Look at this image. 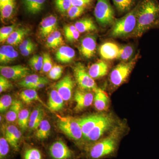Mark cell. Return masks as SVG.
Wrapping results in <instances>:
<instances>
[{
  "label": "cell",
  "instance_id": "cell-2",
  "mask_svg": "<svg viewBox=\"0 0 159 159\" xmlns=\"http://www.w3.org/2000/svg\"><path fill=\"white\" fill-rule=\"evenodd\" d=\"M119 130H115L108 136L87 147V157L89 159H101L113 155L119 145Z\"/></svg>",
  "mask_w": 159,
  "mask_h": 159
},
{
  "label": "cell",
  "instance_id": "cell-27",
  "mask_svg": "<svg viewBox=\"0 0 159 159\" xmlns=\"http://www.w3.org/2000/svg\"><path fill=\"white\" fill-rule=\"evenodd\" d=\"M22 103L20 100H14L6 113V120L9 122H15L17 119L19 114L22 108Z\"/></svg>",
  "mask_w": 159,
  "mask_h": 159
},
{
  "label": "cell",
  "instance_id": "cell-11",
  "mask_svg": "<svg viewBox=\"0 0 159 159\" xmlns=\"http://www.w3.org/2000/svg\"><path fill=\"white\" fill-rule=\"evenodd\" d=\"M74 81L70 75L63 77L55 86L56 90L64 101H68L72 98L74 88Z\"/></svg>",
  "mask_w": 159,
  "mask_h": 159
},
{
  "label": "cell",
  "instance_id": "cell-13",
  "mask_svg": "<svg viewBox=\"0 0 159 159\" xmlns=\"http://www.w3.org/2000/svg\"><path fill=\"white\" fill-rule=\"evenodd\" d=\"M74 100L76 102L74 110L76 112L82 111L92 105L94 100L92 93L77 90L74 94Z\"/></svg>",
  "mask_w": 159,
  "mask_h": 159
},
{
  "label": "cell",
  "instance_id": "cell-45",
  "mask_svg": "<svg viewBox=\"0 0 159 159\" xmlns=\"http://www.w3.org/2000/svg\"><path fill=\"white\" fill-rule=\"evenodd\" d=\"M93 0H71L72 6L84 7L90 5Z\"/></svg>",
  "mask_w": 159,
  "mask_h": 159
},
{
  "label": "cell",
  "instance_id": "cell-38",
  "mask_svg": "<svg viewBox=\"0 0 159 159\" xmlns=\"http://www.w3.org/2000/svg\"><path fill=\"white\" fill-rule=\"evenodd\" d=\"M16 25L9 26H5L0 29V42L3 43L6 41L10 36L11 33L15 30Z\"/></svg>",
  "mask_w": 159,
  "mask_h": 159
},
{
  "label": "cell",
  "instance_id": "cell-18",
  "mask_svg": "<svg viewBox=\"0 0 159 159\" xmlns=\"http://www.w3.org/2000/svg\"><path fill=\"white\" fill-rule=\"evenodd\" d=\"M108 69V65L106 62L102 60H99L90 67L88 72L92 78L97 79L105 76Z\"/></svg>",
  "mask_w": 159,
  "mask_h": 159
},
{
  "label": "cell",
  "instance_id": "cell-42",
  "mask_svg": "<svg viewBox=\"0 0 159 159\" xmlns=\"http://www.w3.org/2000/svg\"><path fill=\"white\" fill-rule=\"evenodd\" d=\"M43 66L42 70L44 73H48L53 67V62L48 53H44L43 54Z\"/></svg>",
  "mask_w": 159,
  "mask_h": 159
},
{
  "label": "cell",
  "instance_id": "cell-3",
  "mask_svg": "<svg viewBox=\"0 0 159 159\" xmlns=\"http://www.w3.org/2000/svg\"><path fill=\"white\" fill-rule=\"evenodd\" d=\"M138 6L121 18L115 19L110 35L114 37H123L133 34L137 25Z\"/></svg>",
  "mask_w": 159,
  "mask_h": 159
},
{
  "label": "cell",
  "instance_id": "cell-48",
  "mask_svg": "<svg viewBox=\"0 0 159 159\" xmlns=\"http://www.w3.org/2000/svg\"><path fill=\"white\" fill-rule=\"evenodd\" d=\"M33 44L34 43L31 41V39H28L24 40L21 43H20L19 46L20 51H21L25 50V49L27 48L28 47H30V46Z\"/></svg>",
  "mask_w": 159,
  "mask_h": 159
},
{
  "label": "cell",
  "instance_id": "cell-10",
  "mask_svg": "<svg viewBox=\"0 0 159 159\" xmlns=\"http://www.w3.org/2000/svg\"><path fill=\"white\" fill-rule=\"evenodd\" d=\"M0 72L2 76L8 79L17 80L25 78L30 74L29 68L22 65L1 66Z\"/></svg>",
  "mask_w": 159,
  "mask_h": 159
},
{
  "label": "cell",
  "instance_id": "cell-37",
  "mask_svg": "<svg viewBox=\"0 0 159 159\" xmlns=\"http://www.w3.org/2000/svg\"><path fill=\"white\" fill-rule=\"evenodd\" d=\"M10 145L4 137L0 139V159H7L10 152Z\"/></svg>",
  "mask_w": 159,
  "mask_h": 159
},
{
  "label": "cell",
  "instance_id": "cell-17",
  "mask_svg": "<svg viewBox=\"0 0 159 159\" xmlns=\"http://www.w3.org/2000/svg\"><path fill=\"white\" fill-rule=\"evenodd\" d=\"M120 47L115 43L107 42L102 44L99 49V54L102 58L106 60L118 59Z\"/></svg>",
  "mask_w": 159,
  "mask_h": 159
},
{
  "label": "cell",
  "instance_id": "cell-16",
  "mask_svg": "<svg viewBox=\"0 0 159 159\" xmlns=\"http://www.w3.org/2000/svg\"><path fill=\"white\" fill-rule=\"evenodd\" d=\"M57 24V17L53 15L44 18L40 25L39 33L41 37H48L51 33L56 31Z\"/></svg>",
  "mask_w": 159,
  "mask_h": 159
},
{
  "label": "cell",
  "instance_id": "cell-20",
  "mask_svg": "<svg viewBox=\"0 0 159 159\" xmlns=\"http://www.w3.org/2000/svg\"><path fill=\"white\" fill-rule=\"evenodd\" d=\"M64 99L58 93L56 90H53L49 94L48 107L54 111H58L63 108L64 103Z\"/></svg>",
  "mask_w": 159,
  "mask_h": 159
},
{
  "label": "cell",
  "instance_id": "cell-49",
  "mask_svg": "<svg viewBox=\"0 0 159 159\" xmlns=\"http://www.w3.org/2000/svg\"><path fill=\"white\" fill-rule=\"evenodd\" d=\"M35 49V46L34 44L31 45L30 47H28V48L23 50L21 51V54L22 55L24 56H28L31 54Z\"/></svg>",
  "mask_w": 159,
  "mask_h": 159
},
{
  "label": "cell",
  "instance_id": "cell-46",
  "mask_svg": "<svg viewBox=\"0 0 159 159\" xmlns=\"http://www.w3.org/2000/svg\"><path fill=\"white\" fill-rule=\"evenodd\" d=\"M80 33L78 31H74L72 33H69L68 34H65L66 39L70 42H74L77 40L80 36Z\"/></svg>",
  "mask_w": 159,
  "mask_h": 159
},
{
  "label": "cell",
  "instance_id": "cell-36",
  "mask_svg": "<svg viewBox=\"0 0 159 159\" xmlns=\"http://www.w3.org/2000/svg\"><path fill=\"white\" fill-rule=\"evenodd\" d=\"M24 159H43L42 152L39 149L34 147L26 148L23 154Z\"/></svg>",
  "mask_w": 159,
  "mask_h": 159
},
{
  "label": "cell",
  "instance_id": "cell-28",
  "mask_svg": "<svg viewBox=\"0 0 159 159\" xmlns=\"http://www.w3.org/2000/svg\"><path fill=\"white\" fill-rule=\"evenodd\" d=\"M51 126L50 122L46 119H43L36 129L35 136L39 140L48 139L51 132Z\"/></svg>",
  "mask_w": 159,
  "mask_h": 159
},
{
  "label": "cell",
  "instance_id": "cell-1",
  "mask_svg": "<svg viewBox=\"0 0 159 159\" xmlns=\"http://www.w3.org/2000/svg\"><path fill=\"white\" fill-rule=\"evenodd\" d=\"M159 18V6L154 0H145L137 11V25L133 33L141 37L152 26L155 25Z\"/></svg>",
  "mask_w": 159,
  "mask_h": 159
},
{
  "label": "cell",
  "instance_id": "cell-4",
  "mask_svg": "<svg viewBox=\"0 0 159 159\" xmlns=\"http://www.w3.org/2000/svg\"><path fill=\"white\" fill-rule=\"evenodd\" d=\"M57 125L67 136L80 145H83V136L78 119L71 116L59 117Z\"/></svg>",
  "mask_w": 159,
  "mask_h": 159
},
{
  "label": "cell",
  "instance_id": "cell-29",
  "mask_svg": "<svg viewBox=\"0 0 159 159\" xmlns=\"http://www.w3.org/2000/svg\"><path fill=\"white\" fill-rule=\"evenodd\" d=\"M20 97L21 99L26 104H29L33 101H38L45 105L41 99H40L37 92L35 90L31 89L25 90L20 93Z\"/></svg>",
  "mask_w": 159,
  "mask_h": 159
},
{
  "label": "cell",
  "instance_id": "cell-39",
  "mask_svg": "<svg viewBox=\"0 0 159 159\" xmlns=\"http://www.w3.org/2000/svg\"><path fill=\"white\" fill-rule=\"evenodd\" d=\"M54 2L57 10L61 13L67 12L72 6L71 0H54Z\"/></svg>",
  "mask_w": 159,
  "mask_h": 159
},
{
  "label": "cell",
  "instance_id": "cell-19",
  "mask_svg": "<svg viewBox=\"0 0 159 159\" xmlns=\"http://www.w3.org/2000/svg\"><path fill=\"white\" fill-rule=\"evenodd\" d=\"M18 56L17 51L11 45H4L0 48V62L7 64L15 60Z\"/></svg>",
  "mask_w": 159,
  "mask_h": 159
},
{
  "label": "cell",
  "instance_id": "cell-41",
  "mask_svg": "<svg viewBox=\"0 0 159 159\" xmlns=\"http://www.w3.org/2000/svg\"><path fill=\"white\" fill-rule=\"evenodd\" d=\"M85 10L84 7H77V6H72L68 11H67L68 16L71 19H74L83 14Z\"/></svg>",
  "mask_w": 159,
  "mask_h": 159
},
{
  "label": "cell",
  "instance_id": "cell-8",
  "mask_svg": "<svg viewBox=\"0 0 159 159\" xmlns=\"http://www.w3.org/2000/svg\"><path fill=\"white\" fill-rule=\"evenodd\" d=\"M74 72L75 79L80 89L83 90H93L94 92L98 89L93 78L91 77L82 63H77L74 66Z\"/></svg>",
  "mask_w": 159,
  "mask_h": 159
},
{
  "label": "cell",
  "instance_id": "cell-30",
  "mask_svg": "<svg viewBox=\"0 0 159 159\" xmlns=\"http://www.w3.org/2000/svg\"><path fill=\"white\" fill-rule=\"evenodd\" d=\"M15 4V0H9L0 5L1 16L2 19H7L11 17L14 11Z\"/></svg>",
  "mask_w": 159,
  "mask_h": 159
},
{
  "label": "cell",
  "instance_id": "cell-31",
  "mask_svg": "<svg viewBox=\"0 0 159 159\" xmlns=\"http://www.w3.org/2000/svg\"><path fill=\"white\" fill-rule=\"evenodd\" d=\"M115 6L120 13L128 12L132 9L136 0H112Z\"/></svg>",
  "mask_w": 159,
  "mask_h": 159
},
{
  "label": "cell",
  "instance_id": "cell-40",
  "mask_svg": "<svg viewBox=\"0 0 159 159\" xmlns=\"http://www.w3.org/2000/svg\"><path fill=\"white\" fill-rule=\"evenodd\" d=\"M12 99L10 95H5L0 99V111L1 112L6 111L12 104Z\"/></svg>",
  "mask_w": 159,
  "mask_h": 159
},
{
  "label": "cell",
  "instance_id": "cell-24",
  "mask_svg": "<svg viewBox=\"0 0 159 159\" xmlns=\"http://www.w3.org/2000/svg\"><path fill=\"white\" fill-rule=\"evenodd\" d=\"M30 30L28 28H20L15 29L7 40V43L11 46L17 45L21 43L24 37L29 34Z\"/></svg>",
  "mask_w": 159,
  "mask_h": 159
},
{
  "label": "cell",
  "instance_id": "cell-34",
  "mask_svg": "<svg viewBox=\"0 0 159 159\" xmlns=\"http://www.w3.org/2000/svg\"><path fill=\"white\" fill-rule=\"evenodd\" d=\"M30 111L27 109H22L17 118L18 124L22 130H25L29 127Z\"/></svg>",
  "mask_w": 159,
  "mask_h": 159
},
{
  "label": "cell",
  "instance_id": "cell-50",
  "mask_svg": "<svg viewBox=\"0 0 159 159\" xmlns=\"http://www.w3.org/2000/svg\"><path fill=\"white\" fill-rule=\"evenodd\" d=\"M8 1H9V0H0V5H2Z\"/></svg>",
  "mask_w": 159,
  "mask_h": 159
},
{
  "label": "cell",
  "instance_id": "cell-47",
  "mask_svg": "<svg viewBox=\"0 0 159 159\" xmlns=\"http://www.w3.org/2000/svg\"><path fill=\"white\" fill-rule=\"evenodd\" d=\"M29 65L32 70L35 71H39L42 70V67L32 57L29 61Z\"/></svg>",
  "mask_w": 159,
  "mask_h": 159
},
{
  "label": "cell",
  "instance_id": "cell-25",
  "mask_svg": "<svg viewBox=\"0 0 159 159\" xmlns=\"http://www.w3.org/2000/svg\"><path fill=\"white\" fill-rule=\"evenodd\" d=\"M44 111L41 107H38L30 114L29 127L31 129H36L43 120Z\"/></svg>",
  "mask_w": 159,
  "mask_h": 159
},
{
  "label": "cell",
  "instance_id": "cell-35",
  "mask_svg": "<svg viewBox=\"0 0 159 159\" xmlns=\"http://www.w3.org/2000/svg\"><path fill=\"white\" fill-rule=\"evenodd\" d=\"M134 52V47L130 45H126L120 47L118 59L121 60L122 61H127L132 57Z\"/></svg>",
  "mask_w": 159,
  "mask_h": 159
},
{
  "label": "cell",
  "instance_id": "cell-32",
  "mask_svg": "<svg viewBox=\"0 0 159 159\" xmlns=\"http://www.w3.org/2000/svg\"><path fill=\"white\" fill-rule=\"evenodd\" d=\"M63 42L60 32L56 30L48 36L46 41V45L49 48H56L61 44Z\"/></svg>",
  "mask_w": 159,
  "mask_h": 159
},
{
  "label": "cell",
  "instance_id": "cell-21",
  "mask_svg": "<svg viewBox=\"0 0 159 159\" xmlns=\"http://www.w3.org/2000/svg\"><path fill=\"white\" fill-rule=\"evenodd\" d=\"M55 56L57 61L62 63H68L71 62L75 57V51L70 47L62 46L57 50Z\"/></svg>",
  "mask_w": 159,
  "mask_h": 159
},
{
  "label": "cell",
  "instance_id": "cell-22",
  "mask_svg": "<svg viewBox=\"0 0 159 159\" xmlns=\"http://www.w3.org/2000/svg\"><path fill=\"white\" fill-rule=\"evenodd\" d=\"M24 7L28 13L36 14L43 9L47 0H22Z\"/></svg>",
  "mask_w": 159,
  "mask_h": 159
},
{
  "label": "cell",
  "instance_id": "cell-5",
  "mask_svg": "<svg viewBox=\"0 0 159 159\" xmlns=\"http://www.w3.org/2000/svg\"><path fill=\"white\" fill-rule=\"evenodd\" d=\"M114 119L108 114H102V116L95 125V127L84 139L83 145L86 148L99 141L102 135L113 126Z\"/></svg>",
  "mask_w": 159,
  "mask_h": 159
},
{
  "label": "cell",
  "instance_id": "cell-15",
  "mask_svg": "<svg viewBox=\"0 0 159 159\" xmlns=\"http://www.w3.org/2000/svg\"><path fill=\"white\" fill-rule=\"evenodd\" d=\"M102 114H93L88 116L78 119V122L82 129L83 143L84 139L95 127L97 122L102 116Z\"/></svg>",
  "mask_w": 159,
  "mask_h": 159
},
{
  "label": "cell",
  "instance_id": "cell-33",
  "mask_svg": "<svg viewBox=\"0 0 159 159\" xmlns=\"http://www.w3.org/2000/svg\"><path fill=\"white\" fill-rule=\"evenodd\" d=\"M48 80L46 77H41L37 75H28L19 83V85L23 87L29 89L31 86L34 85L37 83Z\"/></svg>",
  "mask_w": 159,
  "mask_h": 159
},
{
  "label": "cell",
  "instance_id": "cell-14",
  "mask_svg": "<svg viewBox=\"0 0 159 159\" xmlns=\"http://www.w3.org/2000/svg\"><path fill=\"white\" fill-rule=\"evenodd\" d=\"M5 138L12 149L15 151H18L21 138V133L18 129L14 125H8L5 128Z\"/></svg>",
  "mask_w": 159,
  "mask_h": 159
},
{
  "label": "cell",
  "instance_id": "cell-26",
  "mask_svg": "<svg viewBox=\"0 0 159 159\" xmlns=\"http://www.w3.org/2000/svg\"><path fill=\"white\" fill-rule=\"evenodd\" d=\"M74 25L80 33L95 31L97 29V26L90 18L81 19L77 21Z\"/></svg>",
  "mask_w": 159,
  "mask_h": 159
},
{
  "label": "cell",
  "instance_id": "cell-7",
  "mask_svg": "<svg viewBox=\"0 0 159 159\" xmlns=\"http://www.w3.org/2000/svg\"><path fill=\"white\" fill-rule=\"evenodd\" d=\"M137 60V57L129 61H122L115 67L110 76L111 84L115 87L121 85L128 78Z\"/></svg>",
  "mask_w": 159,
  "mask_h": 159
},
{
  "label": "cell",
  "instance_id": "cell-6",
  "mask_svg": "<svg viewBox=\"0 0 159 159\" xmlns=\"http://www.w3.org/2000/svg\"><path fill=\"white\" fill-rule=\"evenodd\" d=\"M94 15L97 22L102 27L110 25L115 21L114 10L108 0H97Z\"/></svg>",
  "mask_w": 159,
  "mask_h": 159
},
{
  "label": "cell",
  "instance_id": "cell-43",
  "mask_svg": "<svg viewBox=\"0 0 159 159\" xmlns=\"http://www.w3.org/2000/svg\"><path fill=\"white\" fill-rule=\"evenodd\" d=\"M63 67L59 65L53 66L51 70L49 71L48 76L49 78L54 80L59 79L63 73Z\"/></svg>",
  "mask_w": 159,
  "mask_h": 159
},
{
  "label": "cell",
  "instance_id": "cell-23",
  "mask_svg": "<svg viewBox=\"0 0 159 159\" xmlns=\"http://www.w3.org/2000/svg\"><path fill=\"white\" fill-rule=\"evenodd\" d=\"M94 105L96 109L99 111L105 110L107 108L109 104V99L105 92L98 89L95 92Z\"/></svg>",
  "mask_w": 159,
  "mask_h": 159
},
{
  "label": "cell",
  "instance_id": "cell-9",
  "mask_svg": "<svg viewBox=\"0 0 159 159\" xmlns=\"http://www.w3.org/2000/svg\"><path fill=\"white\" fill-rule=\"evenodd\" d=\"M49 153L52 159H72L74 152L61 140L53 142L49 148Z\"/></svg>",
  "mask_w": 159,
  "mask_h": 159
},
{
  "label": "cell",
  "instance_id": "cell-12",
  "mask_svg": "<svg viewBox=\"0 0 159 159\" xmlns=\"http://www.w3.org/2000/svg\"><path fill=\"white\" fill-rule=\"evenodd\" d=\"M97 49V40L94 35H89L81 40L79 50L86 58L89 59L94 56Z\"/></svg>",
  "mask_w": 159,
  "mask_h": 159
},
{
  "label": "cell",
  "instance_id": "cell-44",
  "mask_svg": "<svg viewBox=\"0 0 159 159\" xmlns=\"http://www.w3.org/2000/svg\"><path fill=\"white\" fill-rule=\"evenodd\" d=\"M12 85L9 79L1 75L0 76V93L6 92L12 87Z\"/></svg>",
  "mask_w": 159,
  "mask_h": 159
}]
</instances>
